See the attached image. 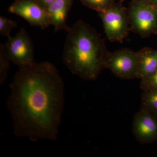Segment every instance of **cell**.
I'll list each match as a JSON object with an SVG mask.
<instances>
[{
  "instance_id": "obj_2",
  "label": "cell",
  "mask_w": 157,
  "mask_h": 157,
  "mask_svg": "<svg viewBox=\"0 0 157 157\" xmlns=\"http://www.w3.org/2000/svg\"><path fill=\"white\" fill-rule=\"evenodd\" d=\"M63 61L74 75L95 80L104 68L109 52L104 39L91 26L79 20L67 32Z\"/></svg>"
},
{
  "instance_id": "obj_16",
  "label": "cell",
  "mask_w": 157,
  "mask_h": 157,
  "mask_svg": "<svg viewBox=\"0 0 157 157\" xmlns=\"http://www.w3.org/2000/svg\"><path fill=\"white\" fill-rule=\"evenodd\" d=\"M41 7L47 10L51 4H52L55 0H35Z\"/></svg>"
},
{
  "instance_id": "obj_8",
  "label": "cell",
  "mask_w": 157,
  "mask_h": 157,
  "mask_svg": "<svg viewBox=\"0 0 157 157\" xmlns=\"http://www.w3.org/2000/svg\"><path fill=\"white\" fill-rule=\"evenodd\" d=\"M132 131L135 139L141 144L157 139V117L141 108L133 119Z\"/></svg>"
},
{
  "instance_id": "obj_15",
  "label": "cell",
  "mask_w": 157,
  "mask_h": 157,
  "mask_svg": "<svg viewBox=\"0 0 157 157\" xmlns=\"http://www.w3.org/2000/svg\"><path fill=\"white\" fill-rule=\"evenodd\" d=\"M140 87L143 91L157 88V70L149 77L141 80Z\"/></svg>"
},
{
  "instance_id": "obj_7",
  "label": "cell",
  "mask_w": 157,
  "mask_h": 157,
  "mask_svg": "<svg viewBox=\"0 0 157 157\" xmlns=\"http://www.w3.org/2000/svg\"><path fill=\"white\" fill-rule=\"evenodd\" d=\"M8 10L25 19L31 26L45 29L50 25L47 10L35 0H15Z\"/></svg>"
},
{
  "instance_id": "obj_14",
  "label": "cell",
  "mask_w": 157,
  "mask_h": 157,
  "mask_svg": "<svg viewBox=\"0 0 157 157\" xmlns=\"http://www.w3.org/2000/svg\"><path fill=\"white\" fill-rule=\"evenodd\" d=\"M17 26L16 21L13 20L0 16V34L3 36L9 37L11 36V31Z\"/></svg>"
},
{
  "instance_id": "obj_12",
  "label": "cell",
  "mask_w": 157,
  "mask_h": 157,
  "mask_svg": "<svg viewBox=\"0 0 157 157\" xmlns=\"http://www.w3.org/2000/svg\"><path fill=\"white\" fill-rule=\"evenodd\" d=\"M10 59L4 44H0V83L2 84L5 82L10 68Z\"/></svg>"
},
{
  "instance_id": "obj_17",
  "label": "cell",
  "mask_w": 157,
  "mask_h": 157,
  "mask_svg": "<svg viewBox=\"0 0 157 157\" xmlns=\"http://www.w3.org/2000/svg\"><path fill=\"white\" fill-rule=\"evenodd\" d=\"M149 1L157 6V0H149Z\"/></svg>"
},
{
  "instance_id": "obj_1",
  "label": "cell",
  "mask_w": 157,
  "mask_h": 157,
  "mask_svg": "<svg viewBox=\"0 0 157 157\" xmlns=\"http://www.w3.org/2000/svg\"><path fill=\"white\" fill-rule=\"evenodd\" d=\"M64 104V84L52 63L19 69L7 101L14 135L33 141L56 140Z\"/></svg>"
},
{
  "instance_id": "obj_3",
  "label": "cell",
  "mask_w": 157,
  "mask_h": 157,
  "mask_svg": "<svg viewBox=\"0 0 157 157\" xmlns=\"http://www.w3.org/2000/svg\"><path fill=\"white\" fill-rule=\"evenodd\" d=\"M130 29L141 37L157 30V6L149 0H133L128 9Z\"/></svg>"
},
{
  "instance_id": "obj_9",
  "label": "cell",
  "mask_w": 157,
  "mask_h": 157,
  "mask_svg": "<svg viewBox=\"0 0 157 157\" xmlns=\"http://www.w3.org/2000/svg\"><path fill=\"white\" fill-rule=\"evenodd\" d=\"M73 2V0H55L47 9L50 25L53 26L56 32H67L70 28L67 21Z\"/></svg>"
},
{
  "instance_id": "obj_4",
  "label": "cell",
  "mask_w": 157,
  "mask_h": 157,
  "mask_svg": "<svg viewBox=\"0 0 157 157\" xmlns=\"http://www.w3.org/2000/svg\"><path fill=\"white\" fill-rule=\"evenodd\" d=\"M98 13L108 40L112 42H123L131 30L128 9L120 2Z\"/></svg>"
},
{
  "instance_id": "obj_13",
  "label": "cell",
  "mask_w": 157,
  "mask_h": 157,
  "mask_svg": "<svg viewBox=\"0 0 157 157\" xmlns=\"http://www.w3.org/2000/svg\"><path fill=\"white\" fill-rule=\"evenodd\" d=\"M84 6L98 13L104 11L115 3L116 0H80Z\"/></svg>"
},
{
  "instance_id": "obj_6",
  "label": "cell",
  "mask_w": 157,
  "mask_h": 157,
  "mask_svg": "<svg viewBox=\"0 0 157 157\" xmlns=\"http://www.w3.org/2000/svg\"><path fill=\"white\" fill-rule=\"evenodd\" d=\"M137 65V52L124 48L109 52L104 66L118 78L128 80L136 78Z\"/></svg>"
},
{
  "instance_id": "obj_5",
  "label": "cell",
  "mask_w": 157,
  "mask_h": 157,
  "mask_svg": "<svg viewBox=\"0 0 157 157\" xmlns=\"http://www.w3.org/2000/svg\"><path fill=\"white\" fill-rule=\"evenodd\" d=\"M4 45L11 62L19 69L28 67L36 63L33 42L24 28L14 36L8 37Z\"/></svg>"
},
{
  "instance_id": "obj_18",
  "label": "cell",
  "mask_w": 157,
  "mask_h": 157,
  "mask_svg": "<svg viewBox=\"0 0 157 157\" xmlns=\"http://www.w3.org/2000/svg\"><path fill=\"white\" fill-rule=\"evenodd\" d=\"M125 0H120V2L121 3L122 2H124V1Z\"/></svg>"
},
{
  "instance_id": "obj_11",
  "label": "cell",
  "mask_w": 157,
  "mask_h": 157,
  "mask_svg": "<svg viewBox=\"0 0 157 157\" xmlns=\"http://www.w3.org/2000/svg\"><path fill=\"white\" fill-rule=\"evenodd\" d=\"M141 108L147 109L157 117V88L144 91Z\"/></svg>"
},
{
  "instance_id": "obj_10",
  "label": "cell",
  "mask_w": 157,
  "mask_h": 157,
  "mask_svg": "<svg viewBox=\"0 0 157 157\" xmlns=\"http://www.w3.org/2000/svg\"><path fill=\"white\" fill-rule=\"evenodd\" d=\"M137 54L136 78L143 80L157 70V51L144 48L137 52Z\"/></svg>"
}]
</instances>
